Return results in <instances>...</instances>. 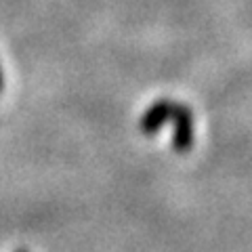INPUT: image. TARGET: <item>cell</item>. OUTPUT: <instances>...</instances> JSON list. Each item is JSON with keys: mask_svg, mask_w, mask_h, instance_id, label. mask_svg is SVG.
Segmentation results:
<instances>
[{"mask_svg": "<svg viewBox=\"0 0 252 252\" xmlns=\"http://www.w3.org/2000/svg\"><path fill=\"white\" fill-rule=\"evenodd\" d=\"M175 124V137H172V147L177 154H187L193 147V112L189 105L172 103L170 120Z\"/></svg>", "mask_w": 252, "mask_h": 252, "instance_id": "6da1fadb", "label": "cell"}, {"mask_svg": "<svg viewBox=\"0 0 252 252\" xmlns=\"http://www.w3.org/2000/svg\"><path fill=\"white\" fill-rule=\"evenodd\" d=\"M17 252H28V250H23V248H19V250H17Z\"/></svg>", "mask_w": 252, "mask_h": 252, "instance_id": "277c9868", "label": "cell"}, {"mask_svg": "<svg viewBox=\"0 0 252 252\" xmlns=\"http://www.w3.org/2000/svg\"><path fill=\"white\" fill-rule=\"evenodd\" d=\"M4 91V74H2V67H0V93Z\"/></svg>", "mask_w": 252, "mask_h": 252, "instance_id": "3957f363", "label": "cell"}, {"mask_svg": "<svg viewBox=\"0 0 252 252\" xmlns=\"http://www.w3.org/2000/svg\"><path fill=\"white\" fill-rule=\"evenodd\" d=\"M170 112H172V101L170 99H158L156 103L149 105L143 116L139 120V128L143 135L154 137L164 124L170 120Z\"/></svg>", "mask_w": 252, "mask_h": 252, "instance_id": "7a4b0ae2", "label": "cell"}]
</instances>
